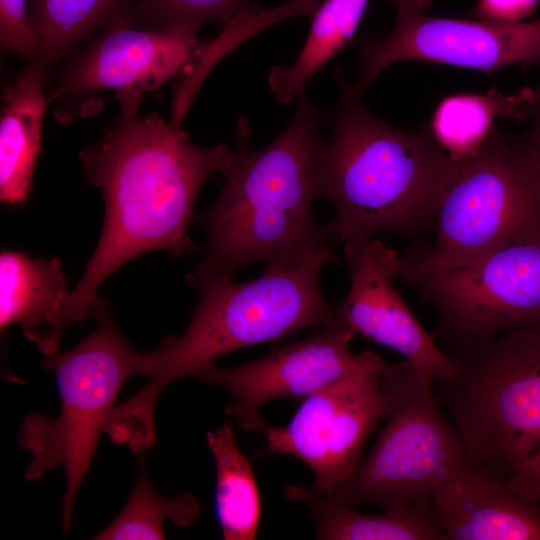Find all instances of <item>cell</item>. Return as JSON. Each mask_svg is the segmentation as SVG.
Masks as SVG:
<instances>
[{
    "instance_id": "obj_1",
    "label": "cell",
    "mask_w": 540,
    "mask_h": 540,
    "mask_svg": "<svg viewBox=\"0 0 540 540\" xmlns=\"http://www.w3.org/2000/svg\"><path fill=\"white\" fill-rule=\"evenodd\" d=\"M140 104L120 102L113 124L79 153L87 181L102 194L105 220L84 274L60 311V338L72 323L94 317L98 288L130 260L154 250L172 258L198 251L188 234L196 199L207 178L224 174L232 162L226 144L197 146L182 124L157 112L141 115Z\"/></svg>"
},
{
    "instance_id": "obj_2",
    "label": "cell",
    "mask_w": 540,
    "mask_h": 540,
    "mask_svg": "<svg viewBox=\"0 0 540 540\" xmlns=\"http://www.w3.org/2000/svg\"><path fill=\"white\" fill-rule=\"evenodd\" d=\"M296 100L285 129L262 149H250L249 122L239 119L223 187L212 206L195 216L207 242L187 276L191 286L232 278L252 263H263L265 270L284 269L332 252L331 238L311 209L314 148L324 111L306 92Z\"/></svg>"
},
{
    "instance_id": "obj_3",
    "label": "cell",
    "mask_w": 540,
    "mask_h": 540,
    "mask_svg": "<svg viewBox=\"0 0 540 540\" xmlns=\"http://www.w3.org/2000/svg\"><path fill=\"white\" fill-rule=\"evenodd\" d=\"M328 136L316 137L315 195L329 200L331 240L354 242L380 232L414 236L432 227L452 159L429 132L405 131L377 117L341 70Z\"/></svg>"
},
{
    "instance_id": "obj_4",
    "label": "cell",
    "mask_w": 540,
    "mask_h": 540,
    "mask_svg": "<svg viewBox=\"0 0 540 540\" xmlns=\"http://www.w3.org/2000/svg\"><path fill=\"white\" fill-rule=\"evenodd\" d=\"M335 261L333 252L320 253L289 268L265 270L252 281L217 278L200 285L187 329L179 337H166L153 351V372L136 394L116 406L106 429L110 438L133 453L150 449L156 443L155 405L168 385L197 378L224 354L329 323L335 309L323 295L320 273Z\"/></svg>"
},
{
    "instance_id": "obj_5",
    "label": "cell",
    "mask_w": 540,
    "mask_h": 540,
    "mask_svg": "<svg viewBox=\"0 0 540 540\" xmlns=\"http://www.w3.org/2000/svg\"><path fill=\"white\" fill-rule=\"evenodd\" d=\"M433 381L467 462L507 479L540 448V326L505 332L446 353Z\"/></svg>"
},
{
    "instance_id": "obj_6",
    "label": "cell",
    "mask_w": 540,
    "mask_h": 540,
    "mask_svg": "<svg viewBox=\"0 0 540 540\" xmlns=\"http://www.w3.org/2000/svg\"><path fill=\"white\" fill-rule=\"evenodd\" d=\"M94 317L95 330L79 344L43 359V367L56 377L59 415L52 420L38 413L27 415L18 435L19 446L32 456L25 471L27 480H38L52 469L64 468L65 533L71 528L78 491L122 387L134 375L149 377L155 365L154 352L141 353L129 343L100 295L95 300Z\"/></svg>"
},
{
    "instance_id": "obj_7",
    "label": "cell",
    "mask_w": 540,
    "mask_h": 540,
    "mask_svg": "<svg viewBox=\"0 0 540 540\" xmlns=\"http://www.w3.org/2000/svg\"><path fill=\"white\" fill-rule=\"evenodd\" d=\"M432 228L434 241L409 249L405 258L453 267L540 235V167L523 139L495 130L478 152L452 159Z\"/></svg>"
},
{
    "instance_id": "obj_8",
    "label": "cell",
    "mask_w": 540,
    "mask_h": 540,
    "mask_svg": "<svg viewBox=\"0 0 540 540\" xmlns=\"http://www.w3.org/2000/svg\"><path fill=\"white\" fill-rule=\"evenodd\" d=\"M381 385L388 400L387 422L355 474L322 494L332 503L403 508L431 496L468 464L433 383L409 361L386 362Z\"/></svg>"
},
{
    "instance_id": "obj_9",
    "label": "cell",
    "mask_w": 540,
    "mask_h": 540,
    "mask_svg": "<svg viewBox=\"0 0 540 540\" xmlns=\"http://www.w3.org/2000/svg\"><path fill=\"white\" fill-rule=\"evenodd\" d=\"M399 278L433 308V336L441 340L445 353L540 326V235L453 267L422 265L400 256Z\"/></svg>"
},
{
    "instance_id": "obj_10",
    "label": "cell",
    "mask_w": 540,
    "mask_h": 540,
    "mask_svg": "<svg viewBox=\"0 0 540 540\" xmlns=\"http://www.w3.org/2000/svg\"><path fill=\"white\" fill-rule=\"evenodd\" d=\"M203 44L197 33L136 28L129 18L112 23L63 59L49 86L53 117L66 126L91 118L106 92L143 97L188 75Z\"/></svg>"
},
{
    "instance_id": "obj_11",
    "label": "cell",
    "mask_w": 540,
    "mask_h": 540,
    "mask_svg": "<svg viewBox=\"0 0 540 540\" xmlns=\"http://www.w3.org/2000/svg\"><path fill=\"white\" fill-rule=\"evenodd\" d=\"M386 361L380 356L365 367L303 399L291 421L262 431L270 454L291 455L313 472L311 488L321 494L356 472L364 444L388 413L381 385Z\"/></svg>"
},
{
    "instance_id": "obj_12",
    "label": "cell",
    "mask_w": 540,
    "mask_h": 540,
    "mask_svg": "<svg viewBox=\"0 0 540 540\" xmlns=\"http://www.w3.org/2000/svg\"><path fill=\"white\" fill-rule=\"evenodd\" d=\"M383 39H364L355 86L364 93L388 66L420 60L493 72L516 63L540 65V19L513 23L427 15L430 0H399Z\"/></svg>"
},
{
    "instance_id": "obj_13",
    "label": "cell",
    "mask_w": 540,
    "mask_h": 540,
    "mask_svg": "<svg viewBox=\"0 0 540 540\" xmlns=\"http://www.w3.org/2000/svg\"><path fill=\"white\" fill-rule=\"evenodd\" d=\"M354 331L335 313L327 324L303 340L284 345L269 355L235 367L212 365L198 375L226 390L231 398L225 413L244 431L267 426L260 409L279 399H300L374 362L369 349L353 354Z\"/></svg>"
},
{
    "instance_id": "obj_14",
    "label": "cell",
    "mask_w": 540,
    "mask_h": 540,
    "mask_svg": "<svg viewBox=\"0 0 540 540\" xmlns=\"http://www.w3.org/2000/svg\"><path fill=\"white\" fill-rule=\"evenodd\" d=\"M344 258L350 288L335 308L337 317L355 334L401 354L426 381L449 373L451 358L393 287L399 277L397 252L370 238L345 243Z\"/></svg>"
},
{
    "instance_id": "obj_15",
    "label": "cell",
    "mask_w": 540,
    "mask_h": 540,
    "mask_svg": "<svg viewBox=\"0 0 540 540\" xmlns=\"http://www.w3.org/2000/svg\"><path fill=\"white\" fill-rule=\"evenodd\" d=\"M443 540H540V505L469 463L431 495Z\"/></svg>"
},
{
    "instance_id": "obj_16",
    "label": "cell",
    "mask_w": 540,
    "mask_h": 540,
    "mask_svg": "<svg viewBox=\"0 0 540 540\" xmlns=\"http://www.w3.org/2000/svg\"><path fill=\"white\" fill-rule=\"evenodd\" d=\"M52 69L29 59L6 85L0 114V199L27 201L41 151Z\"/></svg>"
},
{
    "instance_id": "obj_17",
    "label": "cell",
    "mask_w": 540,
    "mask_h": 540,
    "mask_svg": "<svg viewBox=\"0 0 540 540\" xmlns=\"http://www.w3.org/2000/svg\"><path fill=\"white\" fill-rule=\"evenodd\" d=\"M70 292L59 259L44 260L23 252H1V331L19 324L25 337L35 343L44 356L60 350L57 322Z\"/></svg>"
},
{
    "instance_id": "obj_18",
    "label": "cell",
    "mask_w": 540,
    "mask_h": 540,
    "mask_svg": "<svg viewBox=\"0 0 540 540\" xmlns=\"http://www.w3.org/2000/svg\"><path fill=\"white\" fill-rule=\"evenodd\" d=\"M287 499L307 507L321 540H443L431 502V496L416 499L410 505L379 514H365L354 506L330 502L311 486L289 485Z\"/></svg>"
},
{
    "instance_id": "obj_19",
    "label": "cell",
    "mask_w": 540,
    "mask_h": 540,
    "mask_svg": "<svg viewBox=\"0 0 540 540\" xmlns=\"http://www.w3.org/2000/svg\"><path fill=\"white\" fill-rule=\"evenodd\" d=\"M138 0H28L35 59L53 69L107 26L128 18Z\"/></svg>"
},
{
    "instance_id": "obj_20",
    "label": "cell",
    "mask_w": 540,
    "mask_h": 540,
    "mask_svg": "<svg viewBox=\"0 0 540 540\" xmlns=\"http://www.w3.org/2000/svg\"><path fill=\"white\" fill-rule=\"evenodd\" d=\"M367 3L368 0H321L294 62L268 70V86L279 103H290L305 93L313 76L352 40Z\"/></svg>"
},
{
    "instance_id": "obj_21",
    "label": "cell",
    "mask_w": 540,
    "mask_h": 540,
    "mask_svg": "<svg viewBox=\"0 0 540 540\" xmlns=\"http://www.w3.org/2000/svg\"><path fill=\"white\" fill-rule=\"evenodd\" d=\"M216 466V510L223 538L255 539L261 517V497L253 468L239 449L232 426L206 435Z\"/></svg>"
},
{
    "instance_id": "obj_22",
    "label": "cell",
    "mask_w": 540,
    "mask_h": 540,
    "mask_svg": "<svg viewBox=\"0 0 540 540\" xmlns=\"http://www.w3.org/2000/svg\"><path fill=\"white\" fill-rule=\"evenodd\" d=\"M531 104L532 99L524 96H450L435 110L429 133L450 158H464L478 152L493 134L496 114L520 118Z\"/></svg>"
},
{
    "instance_id": "obj_23",
    "label": "cell",
    "mask_w": 540,
    "mask_h": 540,
    "mask_svg": "<svg viewBox=\"0 0 540 540\" xmlns=\"http://www.w3.org/2000/svg\"><path fill=\"white\" fill-rule=\"evenodd\" d=\"M129 500L116 519L94 539H165L166 520L178 527L191 525L198 517L199 503L189 494L163 497L145 472L144 459Z\"/></svg>"
},
{
    "instance_id": "obj_24",
    "label": "cell",
    "mask_w": 540,
    "mask_h": 540,
    "mask_svg": "<svg viewBox=\"0 0 540 540\" xmlns=\"http://www.w3.org/2000/svg\"><path fill=\"white\" fill-rule=\"evenodd\" d=\"M320 2L321 0H289L268 10L259 5L243 11L223 25L217 38L210 42H204L191 72L176 80L170 119L175 122H183L209 71L228 50L231 43L239 40L244 34H249L284 19L295 16H312Z\"/></svg>"
},
{
    "instance_id": "obj_25",
    "label": "cell",
    "mask_w": 540,
    "mask_h": 540,
    "mask_svg": "<svg viewBox=\"0 0 540 540\" xmlns=\"http://www.w3.org/2000/svg\"><path fill=\"white\" fill-rule=\"evenodd\" d=\"M259 5L255 0H138L129 22L142 29L197 33L204 25L223 26L243 11Z\"/></svg>"
},
{
    "instance_id": "obj_26",
    "label": "cell",
    "mask_w": 540,
    "mask_h": 540,
    "mask_svg": "<svg viewBox=\"0 0 540 540\" xmlns=\"http://www.w3.org/2000/svg\"><path fill=\"white\" fill-rule=\"evenodd\" d=\"M1 49L24 61L35 53L36 37L28 18V0H0Z\"/></svg>"
},
{
    "instance_id": "obj_27",
    "label": "cell",
    "mask_w": 540,
    "mask_h": 540,
    "mask_svg": "<svg viewBox=\"0 0 540 540\" xmlns=\"http://www.w3.org/2000/svg\"><path fill=\"white\" fill-rule=\"evenodd\" d=\"M539 0H479L474 14L484 21L513 23L529 17Z\"/></svg>"
},
{
    "instance_id": "obj_28",
    "label": "cell",
    "mask_w": 540,
    "mask_h": 540,
    "mask_svg": "<svg viewBox=\"0 0 540 540\" xmlns=\"http://www.w3.org/2000/svg\"><path fill=\"white\" fill-rule=\"evenodd\" d=\"M509 487L540 504V448L506 479Z\"/></svg>"
},
{
    "instance_id": "obj_29",
    "label": "cell",
    "mask_w": 540,
    "mask_h": 540,
    "mask_svg": "<svg viewBox=\"0 0 540 540\" xmlns=\"http://www.w3.org/2000/svg\"><path fill=\"white\" fill-rule=\"evenodd\" d=\"M523 140L532 153L540 154V104L537 108L535 122Z\"/></svg>"
},
{
    "instance_id": "obj_30",
    "label": "cell",
    "mask_w": 540,
    "mask_h": 540,
    "mask_svg": "<svg viewBox=\"0 0 540 540\" xmlns=\"http://www.w3.org/2000/svg\"><path fill=\"white\" fill-rule=\"evenodd\" d=\"M530 151V150H529ZM531 152V151H530ZM531 154L533 155V157L536 159L539 167H540V154H534L531 152Z\"/></svg>"
}]
</instances>
